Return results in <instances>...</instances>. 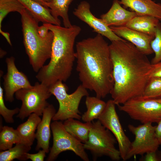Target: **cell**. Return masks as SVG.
<instances>
[{
  "label": "cell",
  "mask_w": 161,
  "mask_h": 161,
  "mask_svg": "<svg viewBox=\"0 0 161 161\" xmlns=\"http://www.w3.org/2000/svg\"><path fill=\"white\" fill-rule=\"evenodd\" d=\"M109 49L114 80L110 94L115 104L143 96L152 66L147 55L125 39L112 41Z\"/></svg>",
  "instance_id": "6da1fadb"
},
{
  "label": "cell",
  "mask_w": 161,
  "mask_h": 161,
  "mask_svg": "<svg viewBox=\"0 0 161 161\" xmlns=\"http://www.w3.org/2000/svg\"><path fill=\"white\" fill-rule=\"evenodd\" d=\"M76 47V70L82 85L97 97L105 98L114 84L109 45L97 33L77 42Z\"/></svg>",
  "instance_id": "7a4b0ae2"
},
{
  "label": "cell",
  "mask_w": 161,
  "mask_h": 161,
  "mask_svg": "<svg viewBox=\"0 0 161 161\" xmlns=\"http://www.w3.org/2000/svg\"><path fill=\"white\" fill-rule=\"evenodd\" d=\"M52 32L54 37L49 62L38 72L36 78L48 86L58 81H66L72 74L75 58L74 45L81 29L72 25L69 28L44 23Z\"/></svg>",
  "instance_id": "3957f363"
},
{
  "label": "cell",
  "mask_w": 161,
  "mask_h": 161,
  "mask_svg": "<svg viewBox=\"0 0 161 161\" xmlns=\"http://www.w3.org/2000/svg\"><path fill=\"white\" fill-rule=\"evenodd\" d=\"M21 16L23 43L30 64L38 72L51 55L54 35L50 31L45 38L38 34V22L25 9Z\"/></svg>",
  "instance_id": "277c9868"
},
{
  "label": "cell",
  "mask_w": 161,
  "mask_h": 161,
  "mask_svg": "<svg viewBox=\"0 0 161 161\" xmlns=\"http://www.w3.org/2000/svg\"><path fill=\"white\" fill-rule=\"evenodd\" d=\"M58 81L49 86V90L58 100L59 108L53 117V121L65 120L73 118L80 120L81 116L78 108L82 98L89 95L87 89L81 84L72 93L68 94L66 86Z\"/></svg>",
  "instance_id": "5b68a950"
},
{
  "label": "cell",
  "mask_w": 161,
  "mask_h": 161,
  "mask_svg": "<svg viewBox=\"0 0 161 161\" xmlns=\"http://www.w3.org/2000/svg\"><path fill=\"white\" fill-rule=\"evenodd\" d=\"M117 143L111 132L97 120L92 122L88 140L83 144L85 149L91 152L94 160L106 156L117 161L121 158L119 149L115 146Z\"/></svg>",
  "instance_id": "8992f818"
},
{
  "label": "cell",
  "mask_w": 161,
  "mask_h": 161,
  "mask_svg": "<svg viewBox=\"0 0 161 161\" xmlns=\"http://www.w3.org/2000/svg\"><path fill=\"white\" fill-rule=\"evenodd\" d=\"M117 106L120 111L142 124L158 123L161 120V99L160 97H137Z\"/></svg>",
  "instance_id": "52a82bcc"
},
{
  "label": "cell",
  "mask_w": 161,
  "mask_h": 161,
  "mask_svg": "<svg viewBox=\"0 0 161 161\" xmlns=\"http://www.w3.org/2000/svg\"><path fill=\"white\" fill-rule=\"evenodd\" d=\"M51 95L49 86L38 82L31 88L18 90L15 97L21 101L22 105L17 117L23 120L33 113L42 115L49 104L47 100Z\"/></svg>",
  "instance_id": "ba28073f"
},
{
  "label": "cell",
  "mask_w": 161,
  "mask_h": 161,
  "mask_svg": "<svg viewBox=\"0 0 161 161\" xmlns=\"http://www.w3.org/2000/svg\"><path fill=\"white\" fill-rule=\"evenodd\" d=\"M51 129L53 143L47 161H54L61 153L67 151H72L84 161H89L83 144L66 130L62 122L54 121L51 123Z\"/></svg>",
  "instance_id": "9c48e42d"
},
{
  "label": "cell",
  "mask_w": 161,
  "mask_h": 161,
  "mask_svg": "<svg viewBox=\"0 0 161 161\" xmlns=\"http://www.w3.org/2000/svg\"><path fill=\"white\" fill-rule=\"evenodd\" d=\"M151 123L142 124L137 126L131 124L128 126L129 130L135 136L131 142L126 160L136 155L143 156L148 152L156 151L160 146L156 137V126Z\"/></svg>",
  "instance_id": "30bf717a"
},
{
  "label": "cell",
  "mask_w": 161,
  "mask_h": 161,
  "mask_svg": "<svg viewBox=\"0 0 161 161\" xmlns=\"http://www.w3.org/2000/svg\"><path fill=\"white\" fill-rule=\"evenodd\" d=\"M116 105L112 99L108 100L98 120L114 135L118 144L121 159L126 161L131 142L123 130L116 110Z\"/></svg>",
  "instance_id": "8fae6325"
},
{
  "label": "cell",
  "mask_w": 161,
  "mask_h": 161,
  "mask_svg": "<svg viewBox=\"0 0 161 161\" xmlns=\"http://www.w3.org/2000/svg\"><path fill=\"white\" fill-rule=\"evenodd\" d=\"M15 61V58L13 56L6 58L7 72L3 77L5 99L10 102L14 100V95L16 92L32 86L26 75L17 68Z\"/></svg>",
  "instance_id": "7c38bea8"
},
{
  "label": "cell",
  "mask_w": 161,
  "mask_h": 161,
  "mask_svg": "<svg viewBox=\"0 0 161 161\" xmlns=\"http://www.w3.org/2000/svg\"><path fill=\"white\" fill-rule=\"evenodd\" d=\"M73 14L92 28L94 32L107 38L111 42L124 39L117 35L101 18L95 17L91 13L89 4L82 1L73 11Z\"/></svg>",
  "instance_id": "4fadbf2b"
},
{
  "label": "cell",
  "mask_w": 161,
  "mask_h": 161,
  "mask_svg": "<svg viewBox=\"0 0 161 161\" xmlns=\"http://www.w3.org/2000/svg\"><path fill=\"white\" fill-rule=\"evenodd\" d=\"M109 27L117 35L134 44L144 54L147 55L154 53L151 43L154 37L125 26Z\"/></svg>",
  "instance_id": "5bb4252c"
},
{
  "label": "cell",
  "mask_w": 161,
  "mask_h": 161,
  "mask_svg": "<svg viewBox=\"0 0 161 161\" xmlns=\"http://www.w3.org/2000/svg\"><path fill=\"white\" fill-rule=\"evenodd\" d=\"M56 110L52 104H49L45 109L41 121L37 127L35 134L37 144L35 150L42 149L46 153L49 151V143L51 136V122L56 113Z\"/></svg>",
  "instance_id": "9a60e30c"
},
{
  "label": "cell",
  "mask_w": 161,
  "mask_h": 161,
  "mask_svg": "<svg viewBox=\"0 0 161 161\" xmlns=\"http://www.w3.org/2000/svg\"><path fill=\"white\" fill-rule=\"evenodd\" d=\"M137 16L134 12L128 11L122 7L118 0H114L109 11L100 16L109 27L125 26L135 16Z\"/></svg>",
  "instance_id": "2e32d148"
},
{
  "label": "cell",
  "mask_w": 161,
  "mask_h": 161,
  "mask_svg": "<svg viewBox=\"0 0 161 161\" xmlns=\"http://www.w3.org/2000/svg\"><path fill=\"white\" fill-rule=\"evenodd\" d=\"M120 3L137 16L148 15L161 21V4L152 0H120Z\"/></svg>",
  "instance_id": "e0dca14e"
},
{
  "label": "cell",
  "mask_w": 161,
  "mask_h": 161,
  "mask_svg": "<svg viewBox=\"0 0 161 161\" xmlns=\"http://www.w3.org/2000/svg\"><path fill=\"white\" fill-rule=\"evenodd\" d=\"M38 22L61 26L59 19H56L51 14L50 10L32 0H18Z\"/></svg>",
  "instance_id": "ac0fdd59"
},
{
  "label": "cell",
  "mask_w": 161,
  "mask_h": 161,
  "mask_svg": "<svg viewBox=\"0 0 161 161\" xmlns=\"http://www.w3.org/2000/svg\"><path fill=\"white\" fill-rule=\"evenodd\" d=\"M39 116L35 113H32L26 121L18 127L16 130L21 143L30 146L33 144L36 138L35 130L41 120Z\"/></svg>",
  "instance_id": "d6986e66"
},
{
  "label": "cell",
  "mask_w": 161,
  "mask_h": 161,
  "mask_svg": "<svg viewBox=\"0 0 161 161\" xmlns=\"http://www.w3.org/2000/svg\"><path fill=\"white\" fill-rule=\"evenodd\" d=\"M160 21L156 18L151 16H137L125 26L154 37L156 28Z\"/></svg>",
  "instance_id": "ffe728a7"
},
{
  "label": "cell",
  "mask_w": 161,
  "mask_h": 161,
  "mask_svg": "<svg viewBox=\"0 0 161 161\" xmlns=\"http://www.w3.org/2000/svg\"><path fill=\"white\" fill-rule=\"evenodd\" d=\"M76 119L71 118L65 120L64 126L69 133L84 143L88 140L92 122L83 123Z\"/></svg>",
  "instance_id": "44dd1931"
},
{
  "label": "cell",
  "mask_w": 161,
  "mask_h": 161,
  "mask_svg": "<svg viewBox=\"0 0 161 161\" xmlns=\"http://www.w3.org/2000/svg\"><path fill=\"white\" fill-rule=\"evenodd\" d=\"M85 104L86 111L82 114L81 119L85 122H91L98 119L106 106V103L97 97H86Z\"/></svg>",
  "instance_id": "7402d4cb"
},
{
  "label": "cell",
  "mask_w": 161,
  "mask_h": 161,
  "mask_svg": "<svg viewBox=\"0 0 161 161\" xmlns=\"http://www.w3.org/2000/svg\"><path fill=\"white\" fill-rule=\"evenodd\" d=\"M74 0H50L45 4V7L50 10L51 14L56 19H59L60 16L63 19L64 27H71V24L69 19L68 12L69 7Z\"/></svg>",
  "instance_id": "603a6c76"
},
{
  "label": "cell",
  "mask_w": 161,
  "mask_h": 161,
  "mask_svg": "<svg viewBox=\"0 0 161 161\" xmlns=\"http://www.w3.org/2000/svg\"><path fill=\"white\" fill-rule=\"evenodd\" d=\"M31 146L20 143L13 147L0 153V161H12L15 159L21 161L27 160L26 153L31 149Z\"/></svg>",
  "instance_id": "cb8c5ba5"
},
{
  "label": "cell",
  "mask_w": 161,
  "mask_h": 161,
  "mask_svg": "<svg viewBox=\"0 0 161 161\" xmlns=\"http://www.w3.org/2000/svg\"><path fill=\"white\" fill-rule=\"evenodd\" d=\"M16 129L7 126L1 127L0 133V150L4 151L12 148L13 144L20 143Z\"/></svg>",
  "instance_id": "d4e9b609"
},
{
  "label": "cell",
  "mask_w": 161,
  "mask_h": 161,
  "mask_svg": "<svg viewBox=\"0 0 161 161\" xmlns=\"http://www.w3.org/2000/svg\"><path fill=\"white\" fill-rule=\"evenodd\" d=\"M25 9L18 0H0V33L3 36L6 33L1 29L4 18L11 12H16L20 14Z\"/></svg>",
  "instance_id": "484cf974"
},
{
  "label": "cell",
  "mask_w": 161,
  "mask_h": 161,
  "mask_svg": "<svg viewBox=\"0 0 161 161\" xmlns=\"http://www.w3.org/2000/svg\"><path fill=\"white\" fill-rule=\"evenodd\" d=\"M161 95V77L149 78L143 96L147 98L160 97Z\"/></svg>",
  "instance_id": "4316f807"
},
{
  "label": "cell",
  "mask_w": 161,
  "mask_h": 161,
  "mask_svg": "<svg viewBox=\"0 0 161 161\" xmlns=\"http://www.w3.org/2000/svg\"><path fill=\"white\" fill-rule=\"evenodd\" d=\"M151 46L155 54L151 63L155 64L161 61V22H159L156 28L154 37L151 42Z\"/></svg>",
  "instance_id": "83f0119b"
},
{
  "label": "cell",
  "mask_w": 161,
  "mask_h": 161,
  "mask_svg": "<svg viewBox=\"0 0 161 161\" xmlns=\"http://www.w3.org/2000/svg\"><path fill=\"white\" fill-rule=\"evenodd\" d=\"M3 97V90L0 86V114L6 123H13L14 122L13 116L15 114L18 113L20 109L18 108L13 109H8L5 105Z\"/></svg>",
  "instance_id": "f1b7e54d"
},
{
  "label": "cell",
  "mask_w": 161,
  "mask_h": 161,
  "mask_svg": "<svg viewBox=\"0 0 161 161\" xmlns=\"http://www.w3.org/2000/svg\"><path fill=\"white\" fill-rule=\"evenodd\" d=\"M142 161H161V151L158 149L146 153L140 159Z\"/></svg>",
  "instance_id": "f546056e"
},
{
  "label": "cell",
  "mask_w": 161,
  "mask_h": 161,
  "mask_svg": "<svg viewBox=\"0 0 161 161\" xmlns=\"http://www.w3.org/2000/svg\"><path fill=\"white\" fill-rule=\"evenodd\" d=\"M46 152L44 150H39L38 153L35 154L26 153L27 160L30 159L32 161H43L46 157Z\"/></svg>",
  "instance_id": "4dcf8cb0"
},
{
  "label": "cell",
  "mask_w": 161,
  "mask_h": 161,
  "mask_svg": "<svg viewBox=\"0 0 161 161\" xmlns=\"http://www.w3.org/2000/svg\"><path fill=\"white\" fill-rule=\"evenodd\" d=\"M161 77V61L155 64H152L149 75V78Z\"/></svg>",
  "instance_id": "1f68e13d"
},
{
  "label": "cell",
  "mask_w": 161,
  "mask_h": 161,
  "mask_svg": "<svg viewBox=\"0 0 161 161\" xmlns=\"http://www.w3.org/2000/svg\"><path fill=\"white\" fill-rule=\"evenodd\" d=\"M49 29L48 27L44 24L38 27L37 29L38 34L41 37L44 38H46L49 33Z\"/></svg>",
  "instance_id": "d6a6232c"
},
{
  "label": "cell",
  "mask_w": 161,
  "mask_h": 161,
  "mask_svg": "<svg viewBox=\"0 0 161 161\" xmlns=\"http://www.w3.org/2000/svg\"><path fill=\"white\" fill-rule=\"evenodd\" d=\"M156 126L155 134L160 145H161V120Z\"/></svg>",
  "instance_id": "836d02e7"
},
{
  "label": "cell",
  "mask_w": 161,
  "mask_h": 161,
  "mask_svg": "<svg viewBox=\"0 0 161 161\" xmlns=\"http://www.w3.org/2000/svg\"><path fill=\"white\" fill-rule=\"evenodd\" d=\"M32 0L46 7H45L46 4L49 2L50 1V0Z\"/></svg>",
  "instance_id": "e575fe53"
},
{
  "label": "cell",
  "mask_w": 161,
  "mask_h": 161,
  "mask_svg": "<svg viewBox=\"0 0 161 161\" xmlns=\"http://www.w3.org/2000/svg\"><path fill=\"white\" fill-rule=\"evenodd\" d=\"M6 54V51L2 50V49H0V58H2Z\"/></svg>",
  "instance_id": "d590c367"
},
{
  "label": "cell",
  "mask_w": 161,
  "mask_h": 161,
  "mask_svg": "<svg viewBox=\"0 0 161 161\" xmlns=\"http://www.w3.org/2000/svg\"><path fill=\"white\" fill-rule=\"evenodd\" d=\"M160 98L161 99V96H160Z\"/></svg>",
  "instance_id": "8d00e7d4"
}]
</instances>
